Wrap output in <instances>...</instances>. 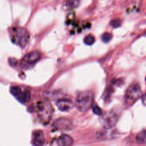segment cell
<instances>
[{
	"instance_id": "7c38bea8",
	"label": "cell",
	"mask_w": 146,
	"mask_h": 146,
	"mask_svg": "<svg viewBox=\"0 0 146 146\" xmlns=\"http://www.w3.org/2000/svg\"><path fill=\"white\" fill-rule=\"evenodd\" d=\"M136 141L138 144H145L146 143V132L145 130L139 132L135 137Z\"/></svg>"
},
{
	"instance_id": "52a82bcc",
	"label": "cell",
	"mask_w": 146,
	"mask_h": 146,
	"mask_svg": "<svg viewBox=\"0 0 146 146\" xmlns=\"http://www.w3.org/2000/svg\"><path fill=\"white\" fill-rule=\"evenodd\" d=\"M52 127L56 129L68 131L73 127L72 121L67 118H59L56 120L52 124Z\"/></svg>"
},
{
	"instance_id": "6da1fadb",
	"label": "cell",
	"mask_w": 146,
	"mask_h": 146,
	"mask_svg": "<svg viewBox=\"0 0 146 146\" xmlns=\"http://www.w3.org/2000/svg\"><path fill=\"white\" fill-rule=\"evenodd\" d=\"M35 110L42 123L47 124L50 121L53 113V108L48 100L38 102L35 106Z\"/></svg>"
},
{
	"instance_id": "ffe728a7",
	"label": "cell",
	"mask_w": 146,
	"mask_h": 146,
	"mask_svg": "<svg viewBox=\"0 0 146 146\" xmlns=\"http://www.w3.org/2000/svg\"><path fill=\"white\" fill-rule=\"evenodd\" d=\"M141 100H143V103L145 106V95L144 94L143 96H141Z\"/></svg>"
},
{
	"instance_id": "ba28073f",
	"label": "cell",
	"mask_w": 146,
	"mask_h": 146,
	"mask_svg": "<svg viewBox=\"0 0 146 146\" xmlns=\"http://www.w3.org/2000/svg\"><path fill=\"white\" fill-rule=\"evenodd\" d=\"M56 106L60 111L68 112L73 108L74 105L70 100L67 99H60L56 101Z\"/></svg>"
},
{
	"instance_id": "e0dca14e",
	"label": "cell",
	"mask_w": 146,
	"mask_h": 146,
	"mask_svg": "<svg viewBox=\"0 0 146 146\" xmlns=\"http://www.w3.org/2000/svg\"><path fill=\"white\" fill-rule=\"evenodd\" d=\"M121 20L119 19H114V20H112L110 24L113 27V28H117V27H119L120 25H121Z\"/></svg>"
},
{
	"instance_id": "9a60e30c",
	"label": "cell",
	"mask_w": 146,
	"mask_h": 146,
	"mask_svg": "<svg viewBox=\"0 0 146 146\" xmlns=\"http://www.w3.org/2000/svg\"><path fill=\"white\" fill-rule=\"evenodd\" d=\"M112 38V35L111 33H104L102 35V40L103 42L104 43H108L109 42Z\"/></svg>"
},
{
	"instance_id": "30bf717a",
	"label": "cell",
	"mask_w": 146,
	"mask_h": 146,
	"mask_svg": "<svg viewBox=\"0 0 146 146\" xmlns=\"http://www.w3.org/2000/svg\"><path fill=\"white\" fill-rule=\"evenodd\" d=\"M44 143V137L43 132L40 131H36L33 134V144L34 145H42Z\"/></svg>"
},
{
	"instance_id": "5b68a950",
	"label": "cell",
	"mask_w": 146,
	"mask_h": 146,
	"mask_svg": "<svg viewBox=\"0 0 146 146\" xmlns=\"http://www.w3.org/2000/svg\"><path fill=\"white\" fill-rule=\"evenodd\" d=\"M141 95V90L140 86L137 83L131 84L127 90L125 94V103L127 106H132L139 98Z\"/></svg>"
},
{
	"instance_id": "5bb4252c",
	"label": "cell",
	"mask_w": 146,
	"mask_h": 146,
	"mask_svg": "<svg viewBox=\"0 0 146 146\" xmlns=\"http://www.w3.org/2000/svg\"><path fill=\"white\" fill-rule=\"evenodd\" d=\"M10 91V93L14 97L16 98L18 95V94L21 92V91H22V89L19 86H12L11 87Z\"/></svg>"
},
{
	"instance_id": "8992f818",
	"label": "cell",
	"mask_w": 146,
	"mask_h": 146,
	"mask_svg": "<svg viewBox=\"0 0 146 146\" xmlns=\"http://www.w3.org/2000/svg\"><path fill=\"white\" fill-rule=\"evenodd\" d=\"M40 53L38 51L29 52L24 56L21 62V66L23 69H28L33 67L40 59Z\"/></svg>"
},
{
	"instance_id": "d6986e66",
	"label": "cell",
	"mask_w": 146,
	"mask_h": 146,
	"mask_svg": "<svg viewBox=\"0 0 146 146\" xmlns=\"http://www.w3.org/2000/svg\"><path fill=\"white\" fill-rule=\"evenodd\" d=\"M10 60H11V62L10 63L11 65H16L17 61L15 59H10Z\"/></svg>"
},
{
	"instance_id": "9c48e42d",
	"label": "cell",
	"mask_w": 146,
	"mask_h": 146,
	"mask_svg": "<svg viewBox=\"0 0 146 146\" xmlns=\"http://www.w3.org/2000/svg\"><path fill=\"white\" fill-rule=\"evenodd\" d=\"M74 143L71 137L67 135H62L56 140V144L59 146H69Z\"/></svg>"
},
{
	"instance_id": "3957f363",
	"label": "cell",
	"mask_w": 146,
	"mask_h": 146,
	"mask_svg": "<svg viewBox=\"0 0 146 146\" xmlns=\"http://www.w3.org/2000/svg\"><path fill=\"white\" fill-rule=\"evenodd\" d=\"M11 38L14 43L21 47H25L29 42L30 35L26 29L16 27L13 29Z\"/></svg>"
},
{
	"instance_id": "4fadbf2b",
	"label": "cell",
	"mask_w": 146,
	"mask_h": 146,
	"mask_svg": "<svg viewBox=\"0 0 146 146\" xmlns=\"http://www.w3.org/2000/svg\"><path fill=\"white\" fill-rule=\"evenodd\" d=\"M95 41V37L92 35H88L85 36L84 39V42L87 45H92Z\"/></svg>"
},
{
	"instance_id": "277c9868",
	"label": "cell",
	"mask_w": 146,
	"mask_h": 146,
	"mask_svg": "<svg viewBox=\"0 0 146 146\" xmlns=\"http://www.w3.org/2000/svg\"><path fill=\"white\" fill-rule=\"evenodd\" d=\"M120 115V111L119 109H112L106 112L104 115H102L100 121L103 128H112L114 127Z\"/></svg>"
},
{
	"instance_id": "8fae6325",
	"label": "cell",
	"mask_w": 146,
	"mask_h": 146,
	"mask_svg": "<svg viewBox=\"0 0 146 146\" xmlns=\"http://www.w3.org/2000/svg\"><path fill=\"white\" fill-rule=\"evenodd\" d=\"M31 98V94L29 90L21 91L18 95L16 97L17 99L22 103L28 102Z\"/></svg>"
},
{
	"instance_id": "7a4b0ae2",
	"label": "cell",
	"mask_w": 146,
	"mask_h": 146,
	"mask_svg": "<svg viewBox=\"0 0 146 146\" xmlns=\"http://www.w3.org/2000/svg\"><path fill=\"white\" fill-rule=\"evenodd\" d=\"M93 95L90 91L82 92L76 96L75 106L81 112H84L89 110L92 104Z\"/></svg>"
},
{
	"instance_id": "ac0fdd59",
	"label": "cell",
	"mask_w": 146,
	"mask_h": 146,
	"mask_svg": "<svg viewBox=\"0 0 146 146\" xmlns=\"http://www.w3.org/2000/svg\"><path fill=\"white\" fill-rule=\"evenodd\" d=\"M68 3L72 7H76L79 3V0H68Z\"/></svg>"
},
{
	"instance_id": "2e32d148",
	"label": "cell",
	"mask_w": 146,
	"mask_h": 146,
	"mask_svg": "<svg viewBox=\"0 0 146 146\" xmlns=\"http://www.w3.org/2000/svg\"><path fill=\"white\" fill-rule=\"evenodd\" d=\"M92 110L93 112L99 116H100L102 115V111L101 109L97 106V105H94L92 107Z\"/></svg>"
}]
</instances>
